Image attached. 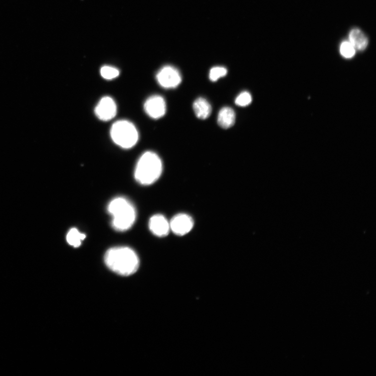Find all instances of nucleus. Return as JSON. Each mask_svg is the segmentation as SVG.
<instances>
[{
	"instance_id": "nucleus-17",
	"label": "nucleus",
	"mask_w": 376,
	"mask_h": 376,
	"mask_svg": "<svg viewBox=\"0 0 376 376\" xmlns=\"http://www.w3.org/2000/svg\"><path fill=\"white\" fill-rule=\"evenodd\" d=\"M252 102L251 94L248 92L240 93L235 99V104L240 107H246Z\"/></svg>"
},
{
	"instance_id": "nucleus-5",
	"label": "nucleus",
	"mask_w": 376,
	"mask_h": 376,
	"mask_svg": "<svg viewBox=\"0 0 376 376\" xmlns=\"http://www.w3.org/2000/svg\"><path fill=\"white\" fill-rule=\"evenodd\" d=\"M159 84L163 88H174L179 86L182 79L180 72L171 66H166L157 75Z\"/></svg>"
},
{
	"instance_id": "nucleus-8",
	"label": "nucleus",
	"mask_w": 376,
	"mask_h": 376,
	"mask_svg": "<svg viewBox=\"0 0 376 376\" xmlns=\"http://www.w3.org/2000/svg\"><path fill=\"white\" fill-rule=\"evenodd\" d=\"M170 228L173 233L179 236H184L191 231L193 226V219L186 214L175 215L171 220Z\"/></svg>"
},
{
	"instance_id": "nucleus-12",
	"label": "nucleus",
	"mask_w": 376,
	"mask_h": 376,
	"mask_svg": "<svg viewBox=\"0 0 376 376\" xmlns=\"http://www.w3.org/2000/svg\"><path fill=\"white\" fill-rule=\"evenodd\" d=\"M349 39L356 49L364 50L368 45L369 40L367 37L360 29H353L350 32Z\"/></svg>"
},
{
	"instance_id": "nucleus-1",
	"label": "nucleus",
	"mask_w": 376,
	"mask_h": 376,
	"mask_svg": "<svg viewBox=\"0 0 376 376\" xmlns=\"http://www.w3.org/2000/svg\"><path fill=\"white\" fill-rule=\"evenodd\" d=\"M104 259L107 267L120 275H131L137 272L139 267L137 254L127 247L109 249L105 253Z\"/></svg>"
},
{
	"instance_id": "nucleus-11",
	"label": "nucleus",
	"mask_w": 376,
	"mask_h": 376,
	"mask_svg": "<svg viewBox=\"0 0 376 376\" xmlns=\"http://www.w3.org/2000/svg\"><path fill=\"white\" fill-rule=\"evenodd\" d=\"M193 108L196 116L204 120L208 118L212 113V107L205 98L200 97L193 103Z\"/></svg>"
},
{
	"instance_id": "nucleus-3",
	"label": "nucleus",
	"mask_w": 376,
	"mask_h": 376,
	"mask_svg": "<svg viewBox=\"0 0 376 376\" xmlns=\"http://www.w3.org/2000/svg\"><path fill=\"white\" fill-rule=\"evenodd\" d=\"M163 171L162 162L156 153L148 151L139 159L135 169V178L140 184L151 185L160 178Z\"/></svg>"
},
{
	"instance_id": "nucleus-4",
	"label": "nucleus",
	"mask_w": 376,
	"mask_h": 376,
	"mask_svg": "<svg viewBox=\"0 0 376 376\" xmlns=\"http://www.w3.org/2000/svg\"><path fill=\"white\" fill-rule=\"evenodd\" d=\"M110 136L117 146L125 149L134 147L139 140V133L135 126L125 120L118 121L113 125Z\"/></svg>"
},
{
	"instance_id": "nucleus-15",
	"label": "nucleus",
	"mask_w": 376,
	"mask_h": 376,
	"mask_svg": "<svg viewBox=\"0 0 376 376\" xmlns=\"http://www.w3.org/2000/svg\"><path fill=\"white\" fill-rule=\"evenodd\" d=\"M101 74L104 79L110 80L116 78L119 76V71L112 66H104L101 69Z\"/></svg>"
},
{
	"instance_id": "nucleus-6",
	"label": "nucleus",
	"mask_w": 376,
	"mask_h": 376,
	"mask_svg": "<svg viewBox=\"0 0 376 376\" xmlns=\"http://www.w3.org/2000/svg\"><path fill=\"white\" fill-rule=\"evenodd\" d=\"M117 112V105L113 98L109 96L103 97L95 108L97 117L104 121L113 119L116 116Z\"/></svg>"
},
{
	"instance_id": "nucleus-10",
	"label": "nucleus",
	"mask_w": 376,
	"mask_h": 376,
	"mask_svg": "<svg viewBox=\"0 0 376 376\" xmlns=\"http://www.w3.org/2000/svg\"><path fill=\"white\" fill-rule=\"evenodd\" d=\"M236 115L234 110L225 107L220 109L217 118V123L220 127L228 129L233 126L235 122Z\"/></svg>"
},
{
	"instance_id": "nucleus-7",
	"label": "nucleus",
	"mask_w": 376,
	"mask_h": 376,
	"mask_svg": "<svg viewBox=\"0 0 376 376\" xmlns=\"http://www.w3.org/2000/svg\"><path fill=\"white\" fill-rule=\"evenodd\" d=\"M144 108L147 115L154 119L163 117L167 112V104L165 99L160 95L149 97L145 102Z\"/></svg>"
},
{
	"instance_id": "nucleus-2",
	"label": "nucleus",
	"mask_w": 376,
	"mask_h": 376,
	"mask_svg": "<svg viewBox=\"0 0 376 376\" xmlns=\"http://www.w3.org/2000/svg\"><path fill=\"white\" fill-rule=\"evenodd\" d=\"M107 210L112 217V226L117 231H127L130 229L136 222V208L126 197L114 198L109 202Z\"/></svg>"
},
{
	"instance_id": "nucleus-9",
	"label": "nucleus",
	"mask_w": 376,
	"mask_h": 376,
	"mask_svg": "<svg viewBox=\"0 0 376 376\" xmlns=\"http://www.w3.org/2000/svg\"><path fill=\"white\" fill-rule=\"evenodd\" d=\"M149 226L152 233L159 237L167 236L171 230L170 224L165 216L157 214L151 217Z\"/></svg>"
},
{
	"instance_id": "nucleus-16",
	"label": "nucleus",
	"mask_w": 376,
	"mask_h": 376,
	"mask_svg": "<svg viewBox=\"0 0 376 376\" xmlns=\"http://www.w3.org/2000/svg\"><path fill=\"white\" fill-rule=\"evenodd\" d=\"M227 73V70L224 67L216 66L210 70L209 77L210 80L216 82L221 77L225 76Z\"/></svg>"
},
{
	"instance_id": "nucleus-13",
	"label": "nucleus",
	"mask_w": 376,
	"mask_h": 376,
	"mask_svg": "<svg viewBox=\"0 0 376 376\" xmlns=\"http://www.w3.org/2000/svg\"><path fill=\"white\" fill-rule=\"evenodd\" d=\"M85 238L86 235L84 233H81L78 229L73 228L68 232L66 236V240L70 245L77 248L81 246L82 241Z\"/></svg>"
},
{
	"instance_id": "nucleus-14",
	"label": "nucleus",
	"mask_w": 376,
	"mask_h": 376,
	"mask_svg": "<svg viewBox=\"0 0 376 376\" xmlns=\"http://www.w3.org/2000/svg\"><path fill=\"white\" fill-rule=\"evenodd\" d=\"M356 51V48L350 41H345L341 43L340 52L343 57L347 59L352 58L355 56Z\"/></svg>"
}]
</instances>
